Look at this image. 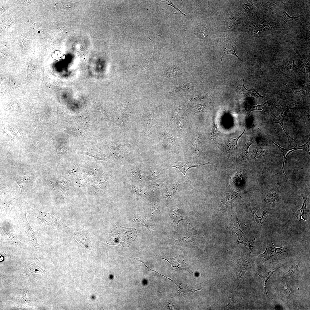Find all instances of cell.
Wrapping results in <instances>:
<instances>
[{"instance_id":"4dcf8cb0","label":"cell","mask_w":310,"mask_h":310,"mask_svg":"<svg viewBox=\"0 0 310 310\" xmlns=\"http://www.w3.org/2000/svg\"><path fill=\"white\" fill-rule=\"evenodd\" d=\"M224 54L221 57V61L222 59V58L223 57V56L224 55H226L227 54H231V55H235L239 59L241 60L238 57L237 55H236V54L235 52V51L234 50H230V49L227 50H226L224 52Z\"/></svg>"},{"instance_id":"9c48e42d","label":"cell","mask_w":310,"mask_h":310,"mask_svg":"<svg viewBox=\"0 0 310 310\" xmlns=\"http://www.w3.org/2000/svg\"><path fill=\"white\" fill-rule=\"evenodd\" d=\"M303 199V203L301 208L295 212L294 214L299 220H306L309 216V212L307 210L306 205V201L308 195L301 194Z\"/></svg>"},{"instance_id":"74e56055","label":"cell","mask_w":310,"mask_h":310,"mask_svg":"<svg viewBox=\"0 0 310 310\" xmlns=\"http://www.w3.org/2000/svg\"><path fill=\"white\" fill-rule=\"evenodd\" d=\"M284 12L286 14V15H287V17H288V18H292V19H295V18H296L295 17H291L290 16H289L288 15V14L286 13V12L284 11Z\"/></svg>"},{"instance_id":"f546056e","label":"cell","mask_w":310,"mask_h":310,"mask_svg":"<svg viewBox=\"0 0 310 310\" xmlns=\"http://www.w3.org/2000/svg\"><path fill=\"white\" fill-rule=\"evenodd\" d=\"M230 29H232L235 26L239 23V22L234 18L233 17L230 20Z\"/></svg>"},{"instance_id":"2e32d148","label":"cell","mask_w":310,"mask_h":310,"mask_svg":"<svg viewBox=\"0 0 310 310\" xmlns=\"http://www.w3.org/2000/svg\"><path fill=\"white\" fill-rule=\"evenodd\" d=\"M133 219L134 221L139 224H140L142 226L146 227L149 230L150 232L152 233V231L156 228L155 226L152 225L148 223L142 217H141L139 215Z\"/></svg>"},{"instance_id":"277c9868","label":"cell","mask_w":310,"mask_h":310,"mask_svg":"<svg viewBox=\"0 0 310 310\" xmlns=\"http://www.w3.org/2000/svg\"><path fill=\"white\" fill-rule=\"evenodd\" d=\"M288 251V248L286 246L276 247L271 240L267 243L265 251L260 254L258 257L261 261L264 262L269 259H275L279 255Z\"/></svg>"},{"instance_id":"1f68e13d","label":"cell","mask_w":310,"mask_h":310,"mask_svg":"<svg viewBox=\"0 0 310 310\" xmlns=\"http://www.w3.org/2000/svg\"><path fill=\"white\" fill-rule=\"evenodd\" d=\"M256 274L258 275L259 276H260L261 278V279L263 281V286H264V294H266V296L269 298V297L268 296V294H267V291H266V282L268 280L266 278V279L265 278H264V277H262L261 276L259 275L258 274L256 273Z\"/></svg>"},{"instance_id":"44dd1931","label":"cell","mask_w":310,"mask_h":310,"mask_svg":"<svg viewBox=\"0 0 310 310\" xmlns=\"http://www.w3.org/2000/svg\"><path fill=\"white\" fill-rule=\"evenodd\" d=\"M244 80H243V85L242 86L243 94L246 95H249L255 97H265V96H263L260 95L258 92V91L254 89H252L251 90L246 89L245 88L244 85Z\"/></svg>"},{"instance_id":"d4e9b609","label":"cell","mask_w":310,"mask_h":310,"mask_svg":"<svg viewBox=\"0 0 310 310\" xmlns=\"http://www.w3.org/2000/svg\"><path fill=\"white\" fill-rule=\"evenodd\" d=\"M197 33L198 35L200 38H204L206 37L207 35L208 31L206 28L204 27L198 30Z\"/></svg>"},{"instance_id":"8992f818","label":"cell","mask_w":310,"mask_h":310,"mask_svg":"<svg viewBox=\"0 0 310 310\" xmlns=\"http://www.w3.org/2000/svg\"><path fill=\"white\" fill-rule=\"evenodd\" d=\"M20 218L23 222L26 234L32 243L36 248L38 249L41 245L37 242V237L35 233L32 228L27 219L26 211L21 210L20 213Z\"/></svg>"},{"instance_id":"30bf717a","label":"cell","mask_w":310,"mask_h":310,"mask_svg":"<svg viewBox=\"0 0 310 310\" xmlns=\"http://www.w3.org/2000/svg\"><path fill=\"white\" fill-rule=\"evenodd\" d=\"M188 228L187 232L185 234L181 235L180 238L177 241H181L184 243L192 242L195 236V230L192 225L188 222Z\"/></svg>"},{"instance_id":"4fadbf2b","label":"cell","mask_w":310,"mask_h":310,"mask_svg":"<svg viewBox=\"0 0 310 310\" xmlns=\"http://www.w3.org/2000/svg\"><path fill=\"white\" fill-rule=\"evenodd\" d=\"M232 232L237 234L238 239L235 242L237 244L242 243L251 249V244L244 233L239 229L235 228L232 230Z\"/></svg>"},{"instance_id":"7c38bea8","label":"cell","mask_w":310,"mask_h":310,"mask_svg":"<svg viewBox=\"0 0 310 310\" xmlns=\"http://www.w3.org/2000/svg\"><path fill=\"white\" fill-rule=\"evenodd\" d=\"M171 217L172 219L171 225L173 227L178 229V224L179 222L183 218L184 215L179 210L174 209L170 212Z\"/></svg>"},{"instance_id":"6da1fadb","label":"cell","mask_w":310,"mask_h":310,"mask_svg":"<svg viewBox=\"0 0 310 310\" xmlns=\"http://www.w3.org/2000/svg\"><path fill=\"white\" fill-rule=\"evenodd\" d=\"M262 179L260 191L264 207H277L281 202L282 195L298 191L287 181L282 170Z\"/></svg>"},{"instance_id":"83f0119b","label":"cell","mask_w":310,"mask_h":310,"mask_svg":"<svg viewBox=\"0 0 310 310\" xmlns=\"http://www.w3.org/2000/svg\"><path fill=\"white\" fill-rule=\"evenodd\" d=\"M133 187L136 192L140 194L143 197H145L146 196L147 194L146 192L143 189L137 188L135 187Z\"/></svg>"},{"instance_id":"e0dca14e","label":"cell","mask_w":310,"mask_h":310,"mask_svg":"<svg viewBox=\"0 0 310 310\" xmlns=\"http://www.w3.org/2000/svg\"><path fill=\"white\" fill-rule=\"evenodd\" d=\"M288 87L291 88L293 90L298 94L301 96H304L307 95V93L309 92V86L307 84L302 85L299 86L298 88H291L289 87L288 86L284 84Z\"/></svg>"},{"instance_id":"ac0fdd59","label":"cell","mask_w":310,"mask_h":310,"mask_svg":"<svg viewBox=\"0 0 310 310\" xmlns=\"http://www.w3.org/2000/svg\"><path fill=\"white\" fill-rule=\"evenodd\" d=\"M180 188V185L179 184L170 187L165 193L164 197L167 199L171 198L176 193L179 191Z\"/></svg>"},{"instance_id":"8fae6325","label":"cell","mask_w":310,"mask_h":310,"mask_svg":"<svg viewBox=\"0 0 310 310\" xmlns=\"http://www.w3.org/2000/svg\"><path fill=\"white\" fill-rule=\"evenodd\" d=\"M239 191H234L227 193L226 197L220 202V205L223 207L227 208L229 206L232 207L235 200L238 197Z\"/></svg>"},{"instance_id":"d590c367","label":"cell","mask_w":310,"mask_h":310,"mask_svg":"<svg viewBox=\"0 0 310 310\" xmlns=\"http://www.w3.org/2000/svg\"><path fill=\"white\" fill-rule=\"evenodd\" d=\"M183 119L182 118L181 119L178 123V127L179 129H181L183 128Z\"/></svg>"},{"instance_id":"7402d4cb","label":"cell","mask_w":310,"mask_h":310,"mask_svg":"<svg viewBox=\"0 0 310 310\" xmlns=\"http://www.w3.org/2000/svg\"><path fill=\"white\" fill-rule=\"evenodd\" d=\"M162 138L164 141L168 144L173 145L175 144L179 138L173 137L168 134L164 133L162 134Z\"/></svg>"},{"instance_id":"484cf974","label":"cell","mask_w":310,"mask_h":310,"mask_svg":"<svg viewBox=\"0 0 310 310\" xmlns=\"http://www.w3.org/2000/svg\"><path fill=\"white\" fill-rule=\"evenodd\" d=\"M208 95H197L191 97L188 100H190L191 101H194L199 100H200L205 99L208 97H212Z\"/></svg>"},{"instance_id":"603a6c76","label":"cell","mask_w":310,"mask_h":310,"mask_svg":"<svg viewBox=\"0 0 310 310\" xmlns=\"http://www.w3.org/2000/svg\"><path fill=\"white\" fill-rule=\"evenodd\" d=\"M66 128L68 132L73 135L80 137L83 135V131L80 129H77L71 126H67Z\"/></svg>"},{"instance_id":"4316f807","label":"cell","mask_w":310,"mask_h":310,"mask_svg":"<svg viewBox=\"0 0 310 310\" xmlns=\"http://www.w3.org/2000/svg\"><path fill=\"white\" fill-rule=\"evenodd\" d=\"M97 111L100 116L104 118H106L107 115L105 111L103 108L100 106H98L97 107Z\"/></svg>"},{"instance_id":"d6986e66","label":"cell","mask_w":310,"mask_h":310,"mask_svg":"<svg viewBox=\"0 0 310 310\" xmlns=\"http://www.w3.org/2000/svg\"><path fill=\"white\" fill-rule=\"evenodd\" d=\"M254 138L252 137L246 140L243 145L242 149L243 155L244 157L247 158L249 156V149L250 146L255 142Z\"/></svg>"},{"instance_id":"5bb4252c","label":"cell","mask_w":310,"mask_h":310,"mask_svg":"<svg viewBox=\"0 0 310 310\" xmlns=\"http://www.w3.org/2000/svg\"><path fill=\"white\" fill-rule=\"evenodd\" d=\"M30 177H18L15 179V181L20 186L21 190V192L23 193H25L26 192L25 189L27 188L28 189L29 183L31 179Z\"/></svg>"},{"instance_id":"836d02e7","label":"cell","mask_w":310,"mask_h":310,"mask_svg":"<svg viewBox=\"0 0 310 310\" xmlns=\"http://www.w3.org/2000/svg\"><path fill=\"white\" fill-rule=\"evenodd\" d=\"M182 110V108L179 107L175 111L172 117V119L173 120L176 118L178 116V114L180 113Z\"/></svg>"},{"instance_id":"ffe728a7","label":"cell","mask_w":310,"mask_h":310,"mask_svg":"<svg viewBox=\"0 0 310 310\" xmlns=\"http://www.w3.org/2000/svg\"><path fill=\"white\" fill-rule=\"evenodd\" d=\"M219 134L220 132L215 121V119H213L212 127L209 134L210 138L212 140H214L218 137Z\"/></svg>"},{"instance_id":"7a4b0ae2","label":"cell","mask_w":310,"mask_h":310,"mask_svg":"<svg viewBox=\"0 0 310 310\" xmlns=\"http://www.w3.org/2000/svg\"><path fill=\"white\" fill-rule=\"evenodd\" d=\"M28 213L39 219L46 228L61 229L65 227L59 216L54 213L44 212L29 207Z\"/></svg>"},{"instance_id":"ba28073f","label":"cell","mask_w":310,"mask_h":310,"mask_svg":"<svg viewBox=\"0 0 310 310\" xmlns=\"http://www.w3.org/2000/svg\"><path fill=\"white\" fill-rule=\"evenodd\" d=\"M209 162H208L204 164H195L185 162H174L173 164L170 166L169 167L177 168L183 174L184 177L185 183L186 180H189L186 177V173L189 169L192 167H197L207 164Z\"/></svg>"},{"instance_id":"f1b7e54d","label":"cell","mask_w":310,"mask_h":310,"mask_svg":"<svg viewBox=\"0 0 310 310\" xmlns=\"http://www.w3.org/2000/svg\"><path fill=\"white\" fill-rule=\"evenodd\" d=\"M298 265L294 266L291 268L285 276H290L294 273L298 268Z\"/></svg>"},{"instance_id":"8d00e7d4","label":"cell","mask_w":310,"mask_h":310,"mask_svg":"<svg viewBox=\"0 0 310 310\" xmlns=\"http://www.w3.org/2000/svg\"><path fill=\"white\" fill-rule=\"evenodd\" d=\"M284 287L285 289L287 292H289V293H290L291 292L290 289L288 286H287L286 285H285L284 286Z\"/></svg>"},{"instance_id":"9a60e30c","label":"cell","mask_w":310,"mask_h":310,"mask_svg":"<svg viewBox=\"0 0 310 310\" xmlns=\"http://www.w3.org/2000/svg\"><path fill=\"white\" fill-rule=\"evenodd\" d=\"M182 70L175 65L171 64L167 66L166 74L168 77L172 78L180 76Z\"/></svg>"},{"instance_id":"e575fe53","label":"cell","mask_w":310,"mask_h":310,"mask_svg":"<svg viewBox=\"0 0 310 310\" xmlns=\"http://www.w3.org/2000/svg\"><path fill=\"white\" fill-rule=\"evenodd\" d=\"M206 107V105L204 104H199L194 107V108L198 111H201L204 110Z\"/></svg>"},{"instance_id":"3957f363","label":"cell","mask_w":310,"mask_h":310,"mask_svg":"<svg viewBox=\"0 0 310 310\" xmlns=\"http://www.w3.org/2000/svg\"><path fill=\"white\" fill-rule=\"evenodd\" d=\"M137 232L134 228H126L117 227L115 231L111 233L110 238L111 245L128 247L131 242L135 239Z\"/></svg>"},{"instance_id":"5b68a950","label":"cell","mask_w":310,"mask_h":310,"mask_svg":"<svg viewBox=\"0 0 310 310\" xmlns=\"http://www.w3.org/2000/svg\"><path fill=\"white\" fill-rule=\"evenodd\" d=\"M158 257L168 261L170 263L172 268L178 271L181 270H185L188 271L191 274H193L188 265L184 261V256H183L179 255H178L172 258L167 257L164 258L161 257Z\"/></svg>"},{"instance_id":"cb8c5ba5","label":"cell","mask_w":310,"mask_h":310,"mask_svg":"<svg viewBox=\"0 0 310 310\" xmlns=\"http://www.w3.org/2000/svg\"><path fill=\"white\" fill-rule=\"evenodd\" d=\"M243 171L240 172L237 171V173L235 174L234 177L232 179L231 178H230L229 185L233 183H239L240 182H241L243 178Z\"/></svg>"},{"instance_id":"d6a6232c","label":"cell","mask_w":310,"mask_h":310,"mask_svg":"<svg viewBox=\"0 0 310 310\" xmlns=\"http://www.w3.org/2000/svg\"><path fill=\"white\" fill-rule=\"evenodd\" d=\"M200 144V140L199 138L197 137L195 138L193 142L192 143V145L195 148H198V146Z\"/></svg>"},{"instance_id":"52a82bcc","label":"cell","mask_w":310,"mask_h":310,"mask_svg":"<svg viewBox=\"0 0 310 310\" xmlns=\"http://www.w3.org/2000/svg\"><path fill=\"white\" fill-rule=\"evenodd\" d=\"M245 129L242 133L236 138L229 137L226 142L221 145L222 149L226 154L230 157L233 156V154L237 149V144L239 139L245 132Z\"/></svg>"}]
</instances>
